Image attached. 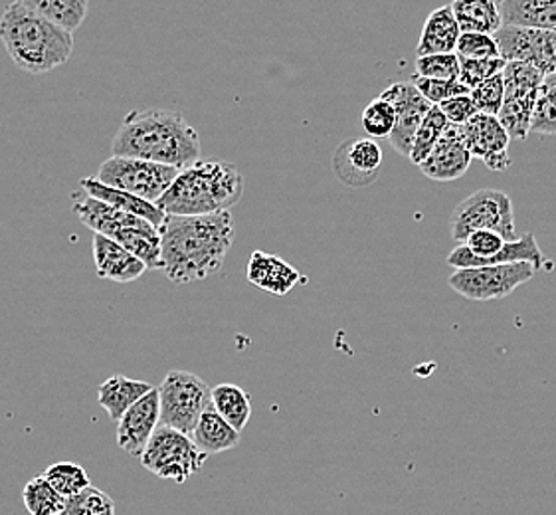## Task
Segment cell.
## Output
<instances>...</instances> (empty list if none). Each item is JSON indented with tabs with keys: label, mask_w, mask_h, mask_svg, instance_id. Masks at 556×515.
<instances>
[{
	"label": "cell",
	"mask_w": 556,
	"mask_h": 515,
	"mask_svg": "<svg viewBox=\"0 0 556 515\" xmlns=\"http://www.w3.org/2000/svg\"><path fill=\"white\" fill-rule=\"evenodd\" d=\"M208 454H204L190 435L170 426H156L155 435L149 440L141 464L146 470L163 480L185 483L190 476L199 474Z\"/></svg>",
	"instance_id": "7"
},
{
	"label": "cell",
	"mask_w": 556,
	"mask_h": 515,
	"mask_svg": "<svg viewBox=\"0 0 556 515\" xmlns=\"http://www.w3.org/2000/svg\"><path fill=\"white\" fill-rule=\"evenodd\" d=\"M545 78L541 70L525 62H507L503 70L505 100L497 120L511 137V141H525L531 134L534 105Z\"/></svg>",
	"instance_id": "8"
},
{
	"label": "cell",
	"mask_w": 556,
	"mask_h": 515,
	"mask_svg": "<svg viewBox=\"0 0 556 515\" xmlns=\"http://www.w3.org/2000/svg\"><path fill=\"white\" fill-rule=\"evenodd\" d=\"M301 276L298 269L274 254H267L256 250L250 262H248V280L254 284L260 290L267 291L271 296H286L290 293L298 284Z\"/></svg>",
	"instance_id": "18"
},
{
	"label": "cell",
	"mask_w": 556,
	"mask_h": 515,
	"mask_svg": "<svg viewBox=\"0 0 556 515\" xmlns=\"http://www.w3.org/2000/svg\"><path fill=\"white\" fill-rule=\"evenodd\" d=\"M459 24L452 12V7L435 9L424 23L420 40L416 46L418 58L434 56V54H456L459 42Z\"/></svg>",
	"instance_id": "19"
},
{
	"label": "cell",
	"mask_w": 556,
	"mask_h": 515,
	"mask_svg": "<svg viewBox=\"0 0 556 515\" xmlns=\"http://www.w3.org/2000/svg\"><path fill=\"white\" fill-rule=\"evenodd\" d=\"M382 100L390 101L396 110V127L389 137L390 146L404 158H410L414 137L424 117L432 110V103L424 98L412 81H399L380 93Z\"/></svg>",
	"instance_id": "12"
},
{
	"label": "cell",
	"mask_w": 556,
	"mask_h": 515,
	"mask_svg": "<svg viewBox=\"0 0 556 515\" xmlns=\"http://www.w3.org/2000/svg\"><path fill=\"white\" fill-rule=\"evenodd\" d=\"M501 58L505 62H525L541 70L545 76L556 74V33L503 26L495 34Z\"/></svg>",
	"instance_id": "11"
},
{
	"label": "cell",
	"mask_w": 556,
	"mask_h": 515,
	"mask_svg": "<svg viewBox=\"0 0 556 515\" xmlns=\"http://www.w3.org/2000/svg\"><path fill=\"white\" fill-rule=\"evenodd\" d=\"M534 274L536 268L529 262L456 269L447 278V286L473 302H491L507 298L519 286L533 280Z\"/></svg>",
	"instance_id": "10"
},
{
	"label": "cell",
	"mask_w": 556,
	"mask_h": 515,
	"mask_svg": "<svg viewBox=\"0 0 556 515\" xmlns=\"http://www.w3.org/2000/svg\"><path fill=\"white\" fill-rule=\"evenodd\" d=\"M440 110L444 112L447 122L452 125H466L471 117H476L479 113L471 96H457V98L444 101V103H440Z\"/></svg>",
	"instance_id": "38"
},
{
	"label": "cell",
	"mask_w": 556,
	"mask_h": 515,
	"mask_svg": "<svg viewBox=\"0 0 556 515\" xmlns=\"http://www.w3.org/2000/svg\"><path fill=\"white\" fill-rule=\"evenodd\" d=\"M159 404L161 423L185 435H192L201 416L212 406V389L189 370H168L161 382Z\"/></svg>",
	"instance_id": "6"
},
{
	"label": "cell",
	"mask_w": 556,
	"mask_h": 515,
	"mask_svg": "<svg viewBox=\"0 0 556 515\" xmlns=\"http://www.w3.org/2000/svg\"><path fill=\"white\" fill-rule=\"evenodd\" d=\"M0 42L12 64L33 76L64 66L74 52V33L50 23L16 0L0 16Z\"/></svg>",
	"instance_id": "3"
},
{
	"label": "cell",
	"mask_w": 556,
	"mask_h": 515,
	"mask_svg": "<svg viewBox=\"0 0 556 515\" xmlns=\"http://www.w3.org/2000/svg\"><path fill=\"white\" fill-rule=\"evenodd\" d=\"M23 502L30 515H62L66 512L67 498L45 476H36L24 486Z\"/></svg>",
	"instance_id": "27"
},
{
	"label": "cell",
	"mask_w": 556,
	"mask_h": 515,
	"mask_svg": "<svg viewBox=\"0 0 556 515\" xmlns=\"http://www.w3.org/2000/svg\"><path fill=\"white\" fill-rule=\"evenodd\" d=\"M503 26L556 33V0H495Z\"/></svg>",
	"instance_id": "20"
},
{
	"label": "cell",
	"mask_w": 556,
	"mask_h": 515,
	"mask_svg": "<svg viewBox=\"0 0 556 515\" xmlns=\"http://www.w3.org/2000/svg\"><path fill=\"white\" fill-rule=\"evenodd\" d=\"M507 62L503 58H493V60L459 58V81L468 86L469 90H476L483 81L500 76Z\"/></svg>",
	"instance_id": "33"
},
{
	"label": "cell",
	"mask_w": 556,
	"mask_h": 515,
	"mask_svg": "<svg viewBox=\"0 0 556 515\" xmlns=\"http://www.w3.org/2000/svg\"><path fill=\"white\" fill-rule=\"evenodd\" d=\"M42 476L64 498H74V495H78V493L84 492L86 488L91 486L86 470L79 464H74V462H56V464L48 466Z\"/></svg>",
	"instance_id": "29"
},
{
	"label": "cell",
	"mask_w": 556,
	"mask_h": 515,
	"mask_svg": "<svg viewBox=\"0 0 556 515\" xmlns=\"http://www.w3.org/2000/svg\"><path fill=\"white\" fill-rule=\"evenodd\" d=\"M471 100L476 103L479 113L485 115H500L501 105L505 100V84H503V72L495 78L483 81L476 90H471Z\"/></svg>",
	"instance_id": "37"
},
{
	"label": "cell",
	"mask_w": 556,
	"mask_h": 515,
	"mask_svg": "<svg viewBox=\"0 0 556 515\" xmlns=\"http://www.w3.org/2000/svg\"><path fill=\"white\" fill-rule=\"evenodd\" d=\"M153 389L155 387L149 382L135 381V379H127L123 375H115L108 381L101 382L100 389H98V403L112 420L119 423L122 416Z\"/></svg>",
	"instance_id": "22"
},
{
	"label": "cell",
	"mask_w": 556,
	"mask_h": 515,
	"mask_svg": "<svg viewBox=\"0 0 556 515\" xmlns=\"http://www.w3.org/2000/svg\"><path fill=\"white\" fill-rule=\"evenodd\" d=\"M244 194V177L232 163L199 161L182 168L159 201V209L175 216H202L230 211Z\"/></svg>",
	"instance_id": "4"
},
{
	"label": "cell",
	"mask_w": 556,
	"mask_h": 515,
	"mask_svg": "<svg viewBox=\"0 0 556 515\" xmlns=\"http://www.w3.org/2000/svg\"><path fill=\"white\" fill-rule=\"evenodd\" d=\"M410 81L432 105H440V103L457 98V96H469L471 93L468 86H464L459 79L420 78V76L414 74Z\"/></svg>",
	"instance_id": "34"
},
{
	"label": "cell",
	"mask_w": 556,
	"mask_h": 515,
	"mask_svg": "<svg viewBox=\"0 0 556 515\" xmlns=\"http://www.w3.org/2000/svg\"><path fill=\"white\" fill-rule=\"evenodd\" d=\"M471 159L473 158L462 137L459 125L450 124L440 141L435 143L430 158L420 165V171L435 183H452L462 179L468 173Z\"/></svg>",
	"instance_id": "16"
},
{
	"label": "cell",
	"mask_w": 556,
	"mask_h": 515,
	"mask_svg": "<svg viewBox=\"0 0 556 515\" xmlns=\"http://www.w3.org/2000/svg\"><path fill=\"white\" fill-rule=\"evenodd\" d=\"M212 406L224 420L235 426L238 432L244 430L252 416L250 394L232 382H220L218 387L212 389Z\"/></svg>",
	"instance_id": "26"
},
{
	"label": "cell",
	"mask_w": 556,
	"mask_h": 515,
	"mask_svg": "<svg viewBox=\"0 0 556 515\" xmlns=\"http://www.w3.org/2000/svg\"><path fill=\"white\" fill-rule=\"evenodd\" d=\"M476 230H493L507 242L517 240L513 202L507 192L479 189L457 204L450 216V235L464 244Z\"/></svg>",
	"instance_id": "5"
},
{
	"label": "cell",
	"mask_w": 556,
	"mask_h": 515,
	"mask_svg": "<svg viewBox=\"0 0 556 515\" xmlns=\"http://www.w3.org/2000/svg\"><path fill=\"white\" fill-rule=\"evenodd\" d=\"M178 173L180 168L168 167L161 163L112 155L101 163L96 179L113 189L131 192L139 199L159 204L177 179Z\"/></svg>",
	"instance_id": "9"
},
{
	"label": "cell",
	"mask_w": 556,
	"mask_h": 515,
	"mask_svg": "<svg viewBox=\"0 0 556 515\" xmlns=\"http://www.w3.org/2000/svg\"><path fill=\"white\" fill-rule=\"evenodd\" d=\"M450 7L462 34L479 33L495 36L503 28V18L495 0H454Z\"/></svg>",
	"instance_id": "24"
},
{
	"label": "cell",
	"mask_w": 556,
	"mask_h": 515,
	"mask_svg": "<svg viewBox=\"0 0 556 515\" xmlns=\"http://www.w3.org/2000/svg\"><path fill=\"white\" fill-rule=\"evenodd\" d=\"M79 187H81V191L88 192L89 197H93L98 201L108 202V204H112V206L119 209L123 213L141 216V218H146L156 228L163 225V221L167 216V214L159 209V204H153V202L146 201V199H139V197H135L131 192L108 187V185H103L96 177H86V179L79 180Z\"/></svg>",
	"instance_id": "21"
},
{
	"label": "cell",
	"mask_w": 556,
	"mask_h": 515,
	"mask_svg": "<svg viewBox=\"0 0 556 515\" xmlns=\"http://www.w3.org/2000/svg\"><path fill=\"white\" fill-rule=\"evenodd\" d=\"M334 175L346 187H367L379 177L382 149L372 137L351 139L337 149Z\"/></svg>",
	"instance_id": "14"
},
{
	"label": "cell",
	"mask_w": 556,
	"mask_h": 515,
	"mask_svg": "<svg viewBox=\"0 0 556 515\" xmlns=\"http://www.w3.org/2000/svg\"><path fill=\"white\" fill-rule=\"evenodd\" d=\"M361 124L370 137H390L396 127V110L390 101L377 98L365 108Z\"/></svg>",
	"instance_id": "31"
},
{
	"label": "cell",
	"mask_w": 556,
	"mask_h": 515,
	"mask_svg": "<svg viewBox=\"0 0 556 515\" xmlns=\"http://www.w3.org/2000/svg\"><path fill=\"white\" fill-rule=\"evenodd\" d=\"M240 435L242 432H238L235 426L224 420L223 416L214 411V406H211L194 426L190 438L204 454L211 456V454H220V452L236 449L242 440Z\"/></svg>",
	"instance_id": "23"
},
{
	"label": "cell",
	"mask_w": 556,
	"mask_h": 515,
	"mask_svg": "<svg viewBox=\"0 0 556 515\" xmlns=\"http://www.w3.org/2000/svg\"><path fill=\"white\" fill-rule=\"evenodd\" d=\"M93 262L101 280L127 281L139 280L146 274L143 260L125 250L122 244L113 242L108 236L93 235Z\"/></svg>",
	"instance_id": "17"
},
{
	"label": "cell",
	"mask_w": 556,
	"mask_h": 515,
	"mask_svg": "<svg viewBox=\"0 0 556 515\" xmlns=\"http://www.w3.org/2000/svg\"><path fill=\"white\" fill-rule=\"evenodd\" d=\"M447 127H450V122L444 112L440 110V105H432V110L424 117L422 125L418 127L416 137H414V146H412L410 158H408L414 165L420 167L424 161L430 158L435 143L440 141V137L445 134Z\"/></svg>",
	"instance_id": "28"
},
{
	"label": "cell",
	"mask_w": 556,
	"mask_h": 515,
	"mask_svg": "<svg viewBox=\"0 0 556 515\" xmlns=\"http://www.w3.org/2000/svg\"><path fill=\"white\" fill-rule=\"evenodd\" d=\"M26 9L48 18L50 23L66 28L70 33L78 30L86 23L89 0H16Z\"/></svg>",
	"instance_id": "25"
},
{
	"label": "cell",
	"mask_w": 556,
	"mask_h": 515,
	"mask_svg": "<svg viewBox=\"0 0 556 515\" xmlns=\"http://www.w3.org/2000/svg\"><path fill=\"white\" fill-rule=\"evenodd\" d=\"M531 134L556 135V74L546 76L539 90Z\"/></svg>",
	"instance_id": "30"
},
{
	"label": "cell",
	"mask_w": 556,
	"mask_h": 515,
	"mask_svg": "<svg viewBox=\"0 0 556 515\" xmlns=\"http://www.w3.org/2000/svg\"><path fill=\"white\" fill-rule=\"evenodd\" d=\"M161 235L163 272L173 284L206 280L223 268L235 244V216L230 211L202 216L167 214Z\"/></svg>",
	"instance_id": "1"
},
{
	"label": "cell",
	"mask_w": 556,
	"mask_h": 515,
	"mask_svg": "<svg viewBox=\"0 0 556 515\" xmlns=\"http://www.w3.org/2000/svg\"><path fill=\"white\" fill-rule=\"evenodd\" d=\"M416 76L430 79H459L457 54L416 58Z\"/></svg>",
	"instance_id": "36"
},
{
	"label": "cell",
	"mask_w": 556,
	"mask_h": 515,
	"mask_svg": "<svg viewBox=\"0 0 556 515\" xmlns=\"http://www.w3.org/2000/svg\"><path fill=\"white\" fill-rule=\"evenodd\" d=\"M64 515H115V504L108 493L89 486L78 495L67 498Z\"/></svg>",
	"instance_id": "32"
},
{
	"label": "cell",
	"mask_w": 556,
	"mask_h": 515,
	"mask_svg": "<svg viewBox=\"0 0 556 515\" xmlns=\"http://www.w3.org/2000/svg\"><path fill=\"white\" fill-rule=\"evenodd\" d=\"M456 54L469 60H493L501 58L500 45L491 34L464 33L459 36Z\"/></svg>",
	"instance_id": "35"
},
{
	"label": "cell",
	"mask_w": 556,
	"mask_h": 515,
	"mask_svg": "<svg viewBox=\"0 0 556 515\" xmlns=\"http://www.w3.org/2000/svg\"><path fill=\"white\" fill-rule=\"evenodd\" d=\"M161 423V404L159 391L146 394L122 416L117 425V444L129 456H139L146 452L147 444L155 435L156 426Z\"/></svg>",
	"instance_id": "15"
},
{
	"label": "cell",
	"mask_w": 556,
	"mask_h": 515,
	"mask_svg": "<svg viewBox=\"0 0 556 515\" xmlns=\"http://www.w3.org/2000/svg\"><path fill=\"white\" fill-rule=\"evenodd\" d=\"M112 155L143 159L182 171L201 161V137L175 110H135L125 115L113 137Z\"/></svg>",
	"instance_id": "2"
},
{
	"label": "cell",
	"mask_w": 556,
	"mask_h": 515,
	"mask_svg": "<svg viewBox=\"0 0 556 515\" xmlns=\"http://www.w3.org/2000/svg\"><path fill=\"white\" fill-rule=\"evenodd\" d=\"M62 515H64V514H62Z\"/></svg>",
	"instance_id": "39"
},
{
	"label": "cell",
	"mask_w": 556,
	"mask_h": 515,
	"mask_svg": "<svg viewBox=\"0 0 556 515\" xmlns=\"http://www.w3.org/2000/svg\"><path fill=\"white\" fill-rule=\"evenodd\" d=\"M459 129L471 158L483 161L490 171L503 173L511 167V155H509L511 137L495 115L478 113L476 117L469 120L468 124L459 125Z\"/></svg>",
	"instance_id": "13"
}]
</instances>
